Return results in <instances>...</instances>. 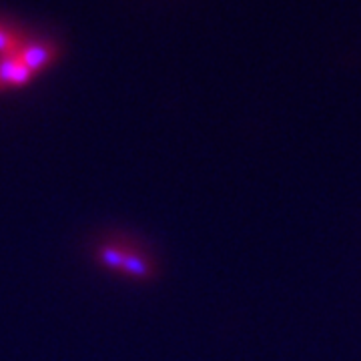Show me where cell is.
<instances>
[{"label":"cell","instance_id":"1","mask_svg":"<svg viewBox=\"0 0 361 361\" xmlns=\"http://www.w3.org/2000/svg\"><path fill=\"white\" fill-rule=\"evenodd\" d=\"M97 263L103 265L104 269L118 273L123 277L129 279H141L147 281L153 277V261L151 257L125 239H115V241H106L103 245L97 247Z\"/></svg>","mask_w":361,"mask_h":361},{"label":"cell","instance_id":"2","mask_svg":"<svg viewBox=\"0 0 361 361\" xmlns=\"http://www.w3.org/2000/svg\"><path fill=\"white\" fill-rule=\"evenodd\" d=\"M14 54L37 77L39 73H42L44 68H49L56 61L59 51H56V47L51 44V42H30V40H25L23 47L14 52Z\"/></svg>","mask_w":361,"mask_h":361},{"label":"cell","instance_id":"3","mask_svg":"<svg viewBox=\"0 0 361 361\" xmlns=\"http://www.w3.org/2000/svg\"><path fill=\"white\" fill-rule=\"evenodd\" d=\"M32 78L35 75L26 68L25 63L16 54L0 56V90L23 89Z\"/></svg>","mask_w":361,"mask_h":361},{"label":"cell","instance_id":"4","mask_svg":"<svg viewBox=\"0 0 361 361\" xmlns=\"http://www.w3.org/2000/svg\"><path fill=\"white\" fill-rule=\"evenodd\" d=\"M23 42H25V39H23L16 30L8 28V26L0 25V56L14 54V52L23 47Z\"/></svg>","mask_w":361,"mask_h":361}]
</instances>
